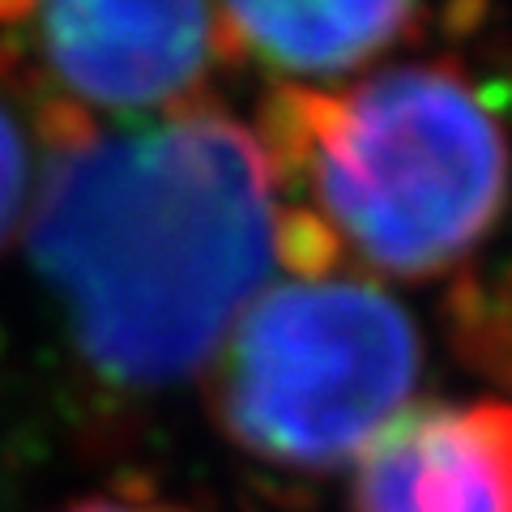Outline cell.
Returning <instances> with one entry per match:
<instances>
[{
	"instance_id": "4",
	"label": "cell",
	"mask_w": 512,
	"mask_h": 512,
	"mask_svg": "<svg viewBox=\"0 0 512 512\" xmlns=\"http://www.w3.org/2000/svg\"><path fill=\"white\" fill-rule=\"evenodd\" d=\"M0 26L39 99L86 120L197 107L227 60L214 0H0Z\"/></svg>"
},
{
	"instance_id": "5",
	"label": "cell",
	"mask_w": 512,
	"mask_h": 512,
	"mask_svg": "<svg viewBox=\"0 0 512 512\" xmlns=\"http://www.w3.org/2000/svg\"><path fill=\"white\" fill-rule=\"evenodd\" d=\"M355 512H512V402L410 406L355 461Z\"/></svg>"
},
{
	"instance_id": "1",
	"label": "cell",
	"mask_w": 512,
	"mask_h": 512,
	"mask_svg": "<svg viewBox=\"0 0 512 512\" xmlns=\"http://www.w3.org/2000/svg\"><path fill=\"white\" fill-rule=\"evenodd\" d=\"M43 111L26 235L77 359L128 393L192 380L278 265L282 201L261 141L205 103L150 120Z\"/></svg>"
},
{
	"instance_id": "3",
	"label": "cell",
	"mask_w": 512,
	"mask_h": 512,
	"mask_svg": "<svg viewBox=\"0 0 512 512\" xmlns=\"http://www.w3.org/2000/svg\"><path fill=\"white\" fill-rule=\"evenodd\" d=\"M423 376V338L380 282L355 274L265 286L210 363V414L239 453L282 474L359 461Z\"/></svg>"
},
{
	"instance_id": "8",
	"label": "cell",
	"mask_w": 512,
	"mask_h": 512,
	"mask_svg": "<svg viewBox=\"0 0 512 512\" xmlns=\"http://www.w3.org/2000/svg\"><path fill=\"white\" fill-rule=\"evenodd\" d=\"M64 512H188V508L146 500V495H90V500H77Z\"/></svg>"
},
{
	"instance_id": "7",
	"label": "cell",
	"mask_w": 512,
	"mask_h": 512,
	"mask_svg": "<svg viewBox=\"0 0 512 512\" xmlns=\"http://www.w3.org/2000/svg\"><path fill=\"white\" fill-rule=\"evenodd\" d=\"M47 167V111L30 77L0 52V252L30 227Z\"/></svg>"
},
{
	"instance_id": "6",
	"label": "cell",
	"mask_w": 512,
	"mask_h": 512,
	"mask_svg": "<svg viewBox=\"0 0 512 512\" xmlns=\"http://www.w3.org/2000/svg\"><path fill=\"white\" fill-rule=\"evenodd\" d=\"M427 0H214L222 56L278 77L333 86L402 43Z\"/></svg>"
},
{
	"instance_id": "2",
	"label": "cell",
	"mask_w": 512,
	"mask_h": 512,
	"mask_svg": "<svg viewBox=\"0 0 512 512\" xmlns=\"http://www.w3.org/2000/svg\"><path fill=\"white\" fill-rule=\"evenodd\" d=\"M252 133L338 269L440 278L508 210V128L448 60L389 64L346 86H278Z\"/></svg>"
}]
</instances>
